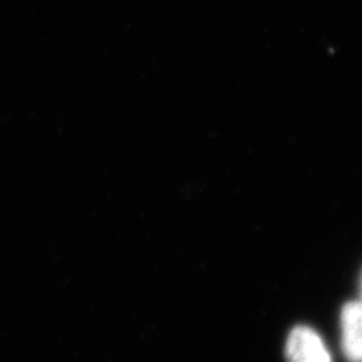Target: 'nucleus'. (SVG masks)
I'll return each mask as SVG.
<instances>
[{
  "label": "nucleus",
  "instance_id": "nucleus-1",
  "mask_svg": "<svg viewBox=\"0 0 362 362\" xmlns=\"http://www.w3.org/2000/svg\"><path fill=\"white\" fill-rule=\"evenodd\" d=\"M286 356L287 362H332L322 338L308 326H296L290 332Z\"/></svg>",
  "mask_w": 362,
  "mask_h": 362
},
{
  "label": "nucleus",
  "instance_id": "nucleus-2",
  "mask_svg": "<svg viewBox=\"0 0 362 362\" xmlns=\"http://www.w3.org/2000/svg\"><path fill=\"white\" fill-rule=\"evenodd\" d=\"M341 346L349 362H362V302H349L341 311Z\"/></svg>",
  "mask_w": 362,
  "mask_h": 362
}]
</instances>
